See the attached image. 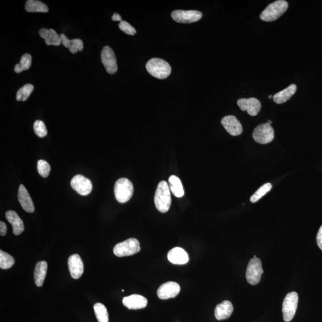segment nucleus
<instances>
[{
  "label": "nucleus",
  "instance_id": "37",
  "mask_svg": "<svg viewBox=\"0 0 322 322\" xmlns=\"http://www.w3.org/2000/svg\"><path fill=\"white\" fill-rule=\"evenodd\" d=\"M112 20L113 21H122V19H121V16L119 14L115 13L114 14V15L112 17Z\"/></svg>",
  "mask_w": 322,
  "mask_h": 322
},
{
  "label": "nucleus",
  "instance_id": "5",
  "mask_svg": "<svg viewBox=\"0 0 322 322\" xmlns=\"http://www.w3.org/2000/svg\"><path fill=\"white\" fill-rule=\"evenodd\" d=\"M140 251V243L137 239L129 238L115 246L114 253L116 256L123 257L134 255Z\"/></svg>",
  "mask_w": 322,
  "mask_h": 322
},
{
  "label": "nucleus",
  "instance_id": "38",
  "mask_svg": "<svg viewBox=\"0 0 322 322\" xmlns=\"http://www.w3.org/2000/svg\"><path fill=\"white\" fill-rule=\"evenodd\" d=\"M267 123L268 124H269V125L271 126V124H272V121L268 120V121H267Z\"/></svg>",
  "mask_w": 322,
  "mask_h": 322
},
{
  "label": "nucleus",
  "instance_id": "3",
  "mask_svg": "<svg viewBox=\"0 0 322 322\" xmlns=\"http://www.w3.org/2000/svg\"><path fill=\"white\" fill-rule=\"evenodd\" d=\"M288 3L284 0H278L270 4L262 11L260 19L265 22H273L286 12Z\"/></svg>",
  "mask_w": 322,
  "mask_h": 322
},
{
  "label": "nucleus",
  "instance_id": "31",
  "mask_svg": "<svg viewBox=\"0 0 322 322\" xmlns=\"http://www.w3.org/2000/svg\"><path fill=\"white\" fill-rule=\"evenodd\" d=\"M272 188V185L270 183H265L261 186L258 190L251 197L250 200L252 203H256L267 194Z\"/></svg>",
  "mask_w": 322,
  "mask_h": 322
},
{
  "label": "nucleus",
  "instance_id": "32",
  "mask_svg": "<svg viewBox=\"0 0 322 322\" xmlns=\"http://www.w3.org/2000/svg\"><path fill=\"white\" fill-rule=\"evenodd\" d=\"M37 170L41 177L46 178L50 173V165L46 161L39 160L37 163Z\"/></svg>",
  "mask_w": 322,
  "mask_h": 322
},
{
  "label": "nucleus",
  "instance_id": "20",
  "mask_svg": "<svg viewBox=\"0 0 322 322\" xmlns=\"http://www.w3.org/2000/svg\"><path fill=\"white\" fill-rule=\"evenodd\" d=\"M233 312V306L229 301H224L217 305L215 309V317L218 321L225 320L230 317Z\"/></svg>",
  "mask_w": 322,
  "mask_h": 322
},
{
  "label": "nucleus",
  "instance_id": "10",
  "mask_svg": "<svg viewBox=\"0 0 322 322\" xmlns=\"http://www.w3.org/2000/svg\"><path fill=\"white\" fill-rule=\"evenodd\" d=\"M101 62L109 74H114L118 70L117 58L111 47L105 46L101 53Z\"/></svg>",
  "mask_w": 322,
  "mask_h": 322
},
{
  "label": "nucleus",
  "instance_id": "6",
  "mask_svg": "<svg viewBox=\"0 0 322 322\" xmlns=\"http://www.w3.org/2000/svg\"><path fill=\"white\" fill-rule=\"evenodd\" d=\"M298 303V295L296 292H291L285 296L282 304V313L284 320L286 322L291 321L295 315Z\"/></svg>",
  "mask_w": 322,
  "mask_h": 322
},
{
  "label": "nucleus",
  "instance_id": "8",
  "mask_svg": "<svg viewBox=\"0 0 322 322\" xmlns=\"http://www.w3.org/2000/svg\"><path fill=\"white\" fill-rule=\"evenodd\" d=\"M253 137L257 143L264 145L272 142L275 132L273 127L266 123L260 124L254 129Z\"/></svg>",
  "mask_w": 322,
  "mask_h": 322
},
{
  "label": "nucleus",
  "instance_id": "9",
  "mask_svg": "<svg viewBox=\"0 0 322 322\" xmlns=\"http://www.w3.org/2000/svg\"><path fill=\"white\" fill-rule=\"evenodd\" d=\"M171 17L178 23L191 24L199 21L202 14L197 10H177L172 12Z\"/></svg>",
  "mask_w": 322,
  "mask_h": 322
},
{
  "label": "nucleus",
  "instance_id": "14",
  "mask_svg": "<svg viewBox=\"0 0 322 322\" xmlns=\"http://www.w3.org/2000/svg\"><path fill=\"white\" fill-rule=\"evenodd\" d=\"M221 123L225 130L233 136L242 134L243 131L242 124L234 116H226L223 118Z\"/></svg>",
  "mask_w": 322,
  "mask_h": 322
},
{
  "label": "nucleus",
  "instance_id": "2",
  "mask_svg": "<svg viewBox=\"0 0 322 322\" xmlns=\"http://www.w3.org/2000/svg\"><path fill=\"white\" fill-rule=\"evenodd\" d=\"M146 68L150 74L160 80L168 78L171 72L170 64L160 58L149 60L146 64Z\"/></svg>",
  "mask_w": 322,
  "mask_h": 322
},
{
  "label": "nucleus",
  "instance_id": "19",
  "mask_svg": "<svg viewBox=\"0 0 322 322\" xmlns=\"http://www.w3.org/2000/svg\"><path fill=\"white\" fill-rule=\"evenodd\" d=\"M5 217H6L8 222L12 225L14 234L18 236L23 233L24 231V222L15 211L12 210L7 211L5 213Z\"/></svg>",
  "mask_w": 322,
  "mask_h": 322
},
{
  "label": "nucleus",
  "instance_id": "30",
  "mask_svg": "<svg viewBox=\"0 0 322 322\" xmlns=\"http://www.w3.org/2000/svg\"><path fill=\"white\" fill-rule=\"evenodd\" d=\"M15 259L7 253L0 251V267L2 269H8L15 264Z\"/></svg>",
  "mask_w": 322,
  "mask_h": 322
},
{
  "label": "nucleus",
  "instance_id": "22",
  "mask_svg": "<svg viewBox=\"0 0 322 322\" xmlns=\"http://www.w3.org/2000/svg\"><path fill=\"white\" fill-rule=\"evenodd\" d=\"M62 44L64 47L68 48L70 52L72 54L77 53L78 51L81 52L84 49L83 42L80 39H73L70 40L65 35L62 33L60 35Z\"/></svg>",
  "mask_w": 322,
  "mask_h": 322
},
{
  "label": "nucleus",
  "instance_id": "21",
  "mask_svg": "<svg viewBox=\"0 0 322 322\" xmlns=\"http://www.w3.org/2000/svg\"><path fill=\"white\" fill-rule=\"evenodd\" d=\"M39 34L41 37L45 39V42L48 46H59L62 43L60 35L53 29L47 30L42 28L39 30Z\"/></svg>",
  "mask_w": 322,
  "mask_h": 322
},
{
  "label": "nucleus",
  "instance_id": "23",
  "mask_svg": "<svg viewBox=\"0 0 322 322\" xmlns=\"http://www.w3.org/2000/svg\"><path fill=\"white\" fill-rule=\"evenodd\" d=\"M296 91V85L291 84L287 88L274 95L273 96V100L277 104L284 103L290 100L293 95H295Z\"/></svg>",
  "mask_w": 322,
  "mask_h": 322
},
{
  "label": "nucleus",
  "instance_id": "35",
  "mask_svg": "<svg viewBox=\"0 0 322 322\" xmlns=\"http://www.w3.org/2000/svg\"><path fill=\"white\" fill-rule=\"evenodd\" d=\"M316 241H317L319 248L322 250V225L320 228H319L317 237H316Z\"/></svg>",
  "mask_w": 322,
  "mask_h": 322
},
{
  "label": "nucleus",
  "instance_id": "1",
  "mask_svg": "<svg viewBox=\"0 0 322 322\" xmlns=\"http://www.w3.org/2000/svg\"><path fill=\"white\" fill-rule=\"evenodd\" d=\"M154 202L155 207L161 213H165L170 208L171 203L170 189L165 181H162L158 185L155 192Z\"/></svg>",
  "mask_w": 322,
  "mask_h": 322
},
{
  "label": "nucleus",
  "instance_id": "28",
  "mask_svg": "<svg viewBox=\"0 0 322 322\" xmlns=\"http://www.w3.org/2000/svg\"><path fill=\"white\" fill-rule=\"evenodd\" d=\"M32 64V57L30 54H25L21 58L20 63L17 64L15 67V71L17 73H19L28 70L30 68Z\"/></svg>",
  "mask_w": 322,
  "mask_h": 322
},
{
  "label": "nucleus",
  "instance_id": "13",
  "mask_svg": "<svg viewBox=\"0 0 322 322\" xmlns=\"http://www.w3.org/2000/svg\"><path fill=\"white\" fill-rule=\"evenodd\" d=\"M238 105L243 111H247L251 116H256L260 111L261 104L256 98H240Z\"/></svg>",
  "mask_w": 322,
  "mask_h": 322
},
{
  "label": "nucleus",
  "instance_id": "4",
  "mask_svg": "<svg viewBox=\"0 0 322 322\" xmlns=\"http://www.w3.org/2000/svg\"><path fill=\"white\" fill-rule=\"evenodd\" d=\"M114 193L118 202L121 203L128 202L133 194V185L126 178H121L115 183Z\"/></svg>",
  "mask_w": 322,
  "mask_h": 322
},
{
  "label": "nucleus",
  "instance_id": "25",
  "mask_svg": "<svg viewBox=\"0 0 322 322\" xmlns=\"http://www.w3.org/2000/svg\"><path fill=\"white\" fill-rule=\"evenodd\" d=\"M168 182L169 188L175 196L182 197L184 196V189L179 177L173 175L169 177Z\"/></svg>",
  "mask_w": 322,
  "mask_h": 322
},
{
  "label": "nucleus",
  "instance_id": "33",
  "mask_svg": "<svg viewBox=\"0 0 322 322\" xmlns=\"http://www.w3.org/2000/svg\"><path fill=\"white\" fill-rule=\"evenodd\" d=\"M33 129L35 133L38 137L42 138L46 137L47 134V130L46 125L42 121H36L33 124Z\"/></svg>",
  "mask_w": 322,
  "mask_h": 322
},
{
  "label": "nucleus",
  "instance_id": "26",
  "mask_svg": "<svg viewBox=\"0 0 322 322\" xmlns=\"http://www.w3.org/2000/svg\"><path fill=\"white\" fill-rule=\"evenodd\" d=\"M25 10L30 13H47L49 8L43 2L38 0H28L25 4Z\"/></svg>",
  "mask_w": 322,
  "mask_h": 322
},
{
  "label": "nucleus",
  "instance_id": "15",
  "mask_svg": "<svg viewBox=\"0 0 322 322\" xmlns=\"http://www.w3.org/2000/svg\"><path fill=\"white\" fill-rule=\"evenodd\" d=\"M68 267L72 278L78 279L84 273V263L78 254H73L69 257Z\"/></svg>",
  "mask_w": 322,
  "mask_h": 322
},
{
  "label": "nucleus",
  "instance_id": "12",
  "mask_svg": "<svg viewBox=\"0 0 322 322\" xmlns=\"http://www.w3.org/2000/svg\"><path fill=\"white\" fill-rule=\"evenodd\" d=\"M180 292V287L179 284L174 282H168L161 285L158 288L157 295L161 299H167L176 297Z\"/></svg>",
  "mask_w": 322,
  "mask_h": 322
},
{
  "label": "nucleus",
  "instance_id": "24",
  "mask_svg": "<svg viewBox=\"0 0 322 322\" xmlns=\"http://www.w3.org/2000/svg\"><path fill=\"white\" fill-rule=\"evenodd\" d=\"M47 263L42 261L36 264L34 271L35 283L38 287H41L44 284L47 275Z\"/></svg>",
  "mask_w": 322,
  "mask_h": 322
},
{
  "label": "nucleus",
  "instance_id": "36",
  "mask_svg": "<svg viewBox=\"0 0 322 322\" xmlns=\"http://www.w3.org/2000/svg\"><path fill=\"white\" fill-rule=\"evenodd\" d=\"M7 230L6 225L5 224V223L0 222V234H1V236H5L7 233Z\"/></svg>",
  "mask_w": 322,
  "mask_h": 322
},
{
  "label": "nucleus",
  "instance_id": "18",
  "mask_svg": "<svg viewBox=\"0 0 322 322\" xmlns=\"http://www.w3.org/2000/svg\"><path fill=\"white\" fill-rule=\"evenodd\" d=\"M167 257L169 261L174 264H185L189 260L188 253L180 247H175L169 251Z\"/></svg>",
  "mask_w": 322,
  "mask_h": 322
},
{
  "label": "nucleus",
  "instance_id": "29",
  "mask_svg": "<svg viewBox=\"0 0 322 322\" xmlns=\"http://www.w3.org/2000/svg\"><path fill=\"white\" fill-rule=\"evenodd\" d=\"M34 87L33 85L28 84L21 87L16 93V100L18 101H26L32 93Z\"/></svg>",
  "mask_w": 322,
  "mask_h": 322
},
{
  "label": "nucleus",
  "instance_id": "39",
  "mask_svg": "<svg viewBox=\"0 0 322 322\" xmlns=\"http://www.w3.org/2000/svg\"><path fill=\"white\" fill-rule=\"evenodd\" d=\"M272 95H270L269 96H268V98H272Z\"/></svg>",
  "mask_w": 322,
  "mask_h": 322
},
{
  "label": "nucleus",
  "instance_id": "27",
  "mask_svg": "<svg viewBox=\"0 0 322 322\" xmlns=\"http://www.w3.org/2000/svg\"><path fill=\"white\" fill-rule=\"evenodd\" d=\"M94 310L98 322H109V315L106 307L101 303H96Z\"/></svg>",
  "mask_w": 322,
  "mask_h": 322
},
{
  "label": "nucleus",
  "instance_id": "34",
  "mask_svg": "<svg viewBox=\"0 0 322 322\" xmlns=\"http://www.w3.org/2000/svg\"><path fill=\"white\" fill-rule=\"evenodd\" d=\"M120 29L124 33L129 35H134L136 33V31L128 22L124 21L120 22L119 24Z\"/></svg>",
  "mask_w": 322,
  "mask_h": 322
},
{
  "label": "nucleus",
  "instance_id": "16",
  "mask_svg": "<svg viewBox=\"0 0 322 322\" xmlns=\"http://www.w3.org/2000/svg\"><path fill=\"white\" fill-rule=\"evenodd\" d=\"M124 306L130 310L142 309L148 305V299L143 296L133 294L126 296L123 299Z\"/></svg>",
  "mask_w": 322,
  "mask_h": 322
},
{
  "label": "nucleus",
  "instance_id": "17",
  "mask_svg": "<svg viewBox=\"0 0 322 322\" xmlns=\"http://www.w3.org/2000/svg\"><path fill=\"white\" fill-rule=\"evenodd\" d=\"M18 200L20 204L27 213H32L35 211L34 205L28 193L27 189L23 185L19 186L18 190Z\"/></svg>",
  "mask_w": 322,
  "mask_h": 322
},
{
  "label": "nucleus",
  "instance_id": "11",
  "mask_svg": "<svg viewBox=\"0 0 322 322\" xmlns=\"http://www.w3.org/2000/svg\"><path fill=\"white\" fill-rule=\"evenodd\" d=\"M70 185L73 190L83 196L88 195L93 189V185L91 181L82 175L78 174L72 178Z\"/></svg>",
  "mask_w": 322,
  "mask_h": 322
},
{
  "label": "nucleus",
  "instance_id": "7",
  "mask_svg": "<svg viewBox=\"0 0 322 322\" xmlns=\"http://www.w3.org/2000/svg\"><path fill=\"white\" fill-rule=\"evenodd\" d=\"M263 272L261 259L256 257H254L248 263L246 272V279L250 285H257L260 281Z\"/></svg>",
  "mask_w": 322,
  "mask_h": 322
}]
</instances>
